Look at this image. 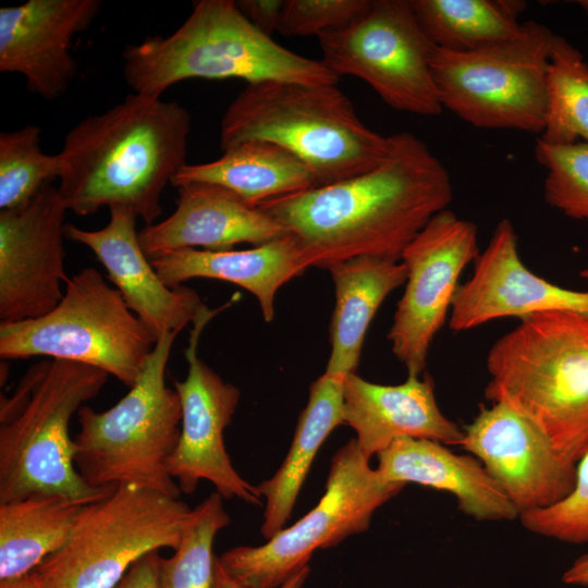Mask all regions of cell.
I'll list each match as a JSON object with an SVG mask.
<instances>
[{"instance_id": "obj_8", "label": "cell", "mask_w": 588, "mask_h": 588, "mask_svg": "<svg viewBox=\"0 0 588 588\" xmlns=\"http://www.w3.org/2000/svg\"><path fill=\"white\" fill-rule=\"evenodd\" d=\"M156 344L121 293L95 268L69 278L63 297L49 313L0 322V357L47 356L89 365L132 388Z\"/></svg>"}, {"instance_id": "obj_29", "label": "cell", "mask_w": 588, "mask_h": 588, "mask_svg": "<svg viewBox=\"0 0 588 588\" xmlns=\"http://www.w3.org/2000/svg\"><path fill=\"white\" fill-rule=\"evenodd\" d=\"M538 140L549 145L588 142V63L559 35L550 53L544 125Z\"/></svg>"}, {"instance_id": "obj_20", "label": "cell", "mask_w": 588, "mask_h": 588, "mask_svg": "<svg viewBox=\"0 0 588 588\" xmlns=\"http://www.w3.org/2000/svg\"><path fill=\"white\" fill-rule=\"evenodd\" d=\"M176 188L175 210L138 233L149 259L183 248L228 250L243 243L257 246L287 234L257 205L223 186L189 183Z\"/></svg>"}, {"instance_id": "obj_24", "label": "cell", "mask_w": 588, "mask_h": 588, "mask_svg": "<svg viewBox=\"0 0 588 588\" xmlns=\"http://www.w3.org/2000/svg\"><path fill=\"white\" fill-rule=\"evenodd\" d=\"M334 284L335 304L329 329L331 352L326 371H356L366 332L379 307L405 284L406 267L399 260L359 256L328 268Z\"/></svg>"}, {"instance_id": "obj_12", "label": "cell", "mask_w": 588, "mask_h": 588, "mask_svg": "<svg viewBox=\"0 0 588 588\" xmlns=\"http://www.w3.org/2000/svg\"><path fill=\"white\" fill-rule=\"evenodd\" d=\"M317 37L321 61L338 76L363 79L397 111L426 117L442 112L431 68L437 47L411 0H372L358 20Z\"/></svg>"}, {"instance_id": "obj_38", "label": "cell", "mask_w": 588, "mask_h": 588, "mask_svg": "<svg viewBox=\"0 0 588 588\" xmlns=\"http://www.w3.org/2000/svg\"><path fill=\"white\" fill-rule=\"evenodd\" d=\"M0 588H45L35 571L20 577L0 580Z\"/></svg>"}, {"instance_id": "obj_22", "label": "cell", "mask_w": 588, "mask_h": 588, "mask_svg": "<svg viewBox=\"0 0 588 588\" xmlns=\"http://www.w3.org/2000/svg\"><path fill=\"white\" fill-rule=\"evenodd\" d=\"M377 470L388 482L417 483L445 491L458 510L479 522H502L519 513L499 483L473 455L457 454L448 445L403 438L377 455Z\"/></svg>"}, {"instance_id": "obj_1", "label": "cell", "mask_w": 588, "mask_h": 588, "mask_svg": "<svg viewBox=\"0 0 588 588\" xmlns=\"http://www.w3.org/2000/svg\"><path fill=\"white\" fill-rule=\"evenodd\" d=\"M390 138L389 156L368 172L256 204L295 237L310 267L359 256L399 261L452 201L450 174L427 144L409 132Z\"/></svg>"}, {"instance_id": "obj_33", "label": "cell", "mask_w": 588, "mask_h": 588, "mask_svg": "<svg viewBox=\"0 0 588 588\" xmlns=\"http://www.w3.org/2000/svg\"><path fill=\"white\" fill-rule=\"evenodd\" d=\"M372 0H286L278 32L284 36L320 35L363 16Z\"/></svg>"}, {"instance_id": "obj_4", "label": "cell", "mask_w": 588, "mask_h": 588, "mask_svg": "<svg viewBox=\"0 0 588 588\" xmlns=\"http://www.w3.org/2000/svg\"><path fill=\"white\" fill-rule=\"evenodd\" d=\"M123 76L136 94L161 97L191 78H241L247 84L336 85L322 61L292 52L256 28L232 0H198L169 36H150L122 52Z\"/></svg>"}, {"instance_id": "obj_2", "label": "cell", "mask_w": 588, "mask_h": 588, "mask_svg": "<svg viewBox=\"0 0 588 588\" xmlns=\"http://www.w3.org/2000/svg\"><path fill=\"white\" fill-rule=\"evenodd\" d=\"M192 118L176 101L130 94L65 135L59 194L77 216L122 207L154 224L161 196L187 163Z\"/></svg>"}, {"instance_id": "obj_19", "label": "cell", "mask_w": 588, "mask_h": 588, "mask_svg": "<svg viewBox=\"0 0 588 588\" xmlns=\"http://www.w3.org/2000/svg\"><path fill=\"white\" fill-rule=\"evenodd\" d=\"M109 210L110 218L103 228L84 230L69 224L65 236L96 255L107 271L108 280L155 341L168 332L179 333L206 308L200 296L183 285L168 286L142 248L136 230L137 218L122 207Z\"/></svg>"}, {"instance_id": "obj_30", "label": "cell", "mask_w": 588, "mask_h": 588, "mask_svg": "<svg viewBox=\"0 0 588 588\" xmlns=\"http://www.w3.org/2000/svg\"><path fill=\"white\" fill-rule=\"evenodd\" d=\"M59 154L41 148V128L27 124L0 134V209L26 206L37 193L61 175Z\"/></svg>"}, {"instance_id": "obj_15", "label": "cell", "mask_w": 588, "mask_h": 588, "mask_svg": "<svg viewBox=\"0 0 588 588\" xmlns=\"http://www.w3.org/2000/svg\"><path fill=\"white\" fill-rule=\"evenodd\" d=\"M66 212L51 183L26 206L0 211L1 322L40 317L63 297Z\"/></svg>"}, {"instance_id": "obj_6", "label": "cell", "mask_w": 588, "mask_h": 588, "mask_svg": "<svg viewBox=\"0 0 588 588\" xmlns=\"http://www.w3.org/2000/svg\"><path fill=\"white\" fill-rule=\"evenodd\" d=\"M259 139L299 158L318 187L368 172L389 156L391 138L365 125L336 85L260 82L247 86L224 111L220 145Z\"/></svg>"}, {"instance_id": "obj_18", "label": "cell", "mask_w": 588, "mask_h": 588, "mask_svg": "<svg viewBox=\"0 0 588 588\" xmlns=\"http://www.w3.org/2000/svg\"><path fill=\"white\" fill-rule=\"evenodd\" d=\"M100 0H28L0 9V71L25 77L29 93L47 101L66 94L79 65L73 39L100 13Z\"/></svg>"}, {"instance_id": "obj_27", "label": "cell", "mask_w": 588, "mask_h": 588, "mask_svg": "<svg viewBox=\"0 0 588 588\" xmlns=\"http://www.w3.org/2000/svg\"><path fill=\"white\" fill-rule=\"evenodd\" d=\"M86 504L59 494L0 503V580L35 571L60 550Z\"/></svg>"}, {"instance_id": "obj_5", "label": "cell", "mask_w": 588, "mask_h": 588, "mask_svg": "<svg viewBox=\"0 0 588 588\" xmlns=\"http://www.w3.org/2000/svg\"><path fill=\"white\" fill-rule=\"evenodd\" d=\"M109 373L85 364L48 359L32 366L0 404V503L59 494L84 503L117 487L94 488L74 463L70 420L101 391Z\"/></svg>"}, {"instance_id": "obj_36", "label": "cell", "mask_w": 588, "mask_h": 588, "mask_svg": "<svg viewBox=\"0 0 588 588\" xmlns=\"http://www.w3.org/2000/svg\"><path fill=\"white\" fill-rule=\"evenodd\" d=\"M310 573V567L307 566L296 573L294 576H292L289 580H286L283 585H281L278 588H303L306 579L308 578ZM213 588H247L238 583H236L234 579H232L220 566V564L217 561L216 558V568H215V587Z\"/></svg>"}, {"instance_id": "obj_37", "label": "cell", "mask_w": 588, "mask_h": 588, "mask_svg": "<svg viewBox=\"0 0 588 588\" xmlns=\"http://www.w3.org/2000/svg\"><path fill=\"white\" fill-rule=\"evenodd\" d=\"M562 580L566 585L588 587V552L577 558L563 573Z\"/></svg>"}, {"instance_id": "obj_31", "label": "cell", "mask_w": 588, "mask_h": 588, "mask_svg": "<svg viewBox=\"0 0 588 588\" xmlns=\"http://www.w3.org/2000/svg\"><path fill=\"white\" fill-rule=\"evenodd\" d=\"M535 155L547 171V204L569 218L588 220V142L549 145L537 139Z\"/></svg>"}, {"instance_id": "obj_14", "label": "cell", "mask_w": 588, "mask_h": 588, "mask_svg": "<svg viewBox=\"0 0 588 588\" xmlns=\"http://www.w3.org/2000/svg\"><path fill=\"white\" fill-rule=\"evenodd\" d=\"M217 311L206 307L193 322L185 350L187 375L174 381L182 406L181 437L167 468L184 493H193L201 480H208L223 499L261 505L257 486L235 470L224 444V429L233 419L241 391L197 355L200 333Z\"/></svg>"}, {"instance_id": "obj_3", "label": "cell", "mask_w": 588, "mask_h": 588, "mask_svg": "<svg viewBox=\"0 0 588 588\" xmlns=\"http://www.w3.org/2000/svg\"><path fill=\"white\" fill-rule=\"evenodd\" d=\"M485 396L537 428L568 462L588 453V317L530 315L491 346Z\"/></svg>"}, {"instance_id": "obj_11", "label": "cell", "mask_w": 588, "mask_h": 588, "mask_svg": "<svg viewBox=\"0 0 588 588\" xmlns=\"http://www.w3.org/2000/svg\"><path fill=\"white\" fill-rule=\"evenodd\" d=\"M405 486L388 482L351 439L332 457L317 505L261 546H240L217 558L223 571L247 588H278L309 566L315 551L366 531L375 512Z\"/></svg>"}, {"instance_id": "obj_9", "label": "cell", "mask_w": 588, "mask_h": 588, "mask_svg": "<svg viewBox=\"0 0 588 588\" xmlns=\"http://www.w3.org/2000/svg\"><path fill=\"white\" fill-rule=\"evenodd\" d=\"M192 516L180 498L118 486L82 509L64 546L35 572L45 588H114L144 555L174 551Z\"/></svg>"}, {"instance_id": "obj_17", "label": "cell", "mask_w": 588, "mask_h": 588, "mask_svg": "<svg viewBox=\"0 0 588 588\" xmlns=\"http://www.w3.org/2000/svg\"><path fill=\"white\" fill-rule=\"evenodd\" d=\"M513 223L502 219L474 261L471 277L458 285L449 326L466 331L494 319L547 311L588 317V291L568 290L531 272L520 260ZM588 279V269L581 272Z\"/></svg>"}, {"instance_id": "obj_23", "label": "cell", "mask_w": 588, "mask_h": 588, "mask_svg": "<svg viewBox=\"0 0 588 588\" xmlns=\"http://www.w3.org/2000/svg\"><path fill=\"white\" fill-rule=\"evenodd\" d=\"M150 260L170 287L207 278L245 289L256 297L267 322L274 317V299L280 287L310 268L303 249L290 233L248 249L183 248L162 253Z\"/></svg>"}, {"instance_id": "obj_7", "label": "cell", "mask_w": 588, "mask_h": 588, "mask_svg": "<svg viewBox=\"0 0 588 588\" xmlns=\"http://www.w3.org/2000/svg\"><path fill=\"white\" fill-rule=\"evenodd\" d=\"M176 335L168 332L156 341L140 377L115 405L103 412L84 405L77 412L74 463L90 487L128 486L180 498L167 468L182 424L180 396L166 383Z\"/></svg>"}, {"instance_id": "obj_34", "label": "cell", "mask_w": 588, "mask_h": 588, "mask_svg": "<svg viewBox=\"0 0 588 588\" xmlns=\"http://www.w3.org/2000/svg\"><path fill=\"white\" fill-rule=\"evenodd\" d=\"M241 12L261 33L271 37L278 32L284 1L282 0H241L236 1Z\"/></svg>"}, {"instance_id": "obj_32", "label": "cell", "mask_w": 588, "mask_h": 588, "mask_svg": "<svg viewBox=\"0 0 588 588\" xmlns=\"http://www.w3.org/2000/svg\"><path fill=\"white\" fill-rule=\"evenodd\" d=\"M530 532L568 543L588 542V453L576 464L572 491L558 503L519 515Z\"/></svg>"}, {"instance_id": "obj_26", "label": "cell", "mask_w": 588, "mask_h": 588, "mask_svg": "<svg viewBox=\"0 0 588 588\" xmlns=\"http://www.w3.org/2000/svg\"><path fill=\"white\" fill-rule=\"evenodd\" d=\"M189 183L223 186L254 205L318 187L313 172L299 158L259 139L237 143L210 162L186 163L171 185Z\"/></svg>"}, {"instance_id": "obj_16", "label": "cell", "mask_w": 588, "mask_h": 588, "mask_svg": "<svg viewBox=\"0 0 588 588\" xmlns=\"http://www.w3.org/2000/svg\"><path fill=\"white\" fill-rule=\"evenodd\" d=\"M463 432L460 446L480 461L519 515L549 507L572 491L576 464L509 406L482 405Z\"/></svg>"}, {"instance_id": "obj_35", "label": "cell", "mask_w": 588, "mask_h": 588, "mask_svg": "<svg viewBox=\"0 0 588 588\" xmlns=\"http://www.w3.org/2000/svg\"><path fill=\"white\" fill-rule=\"evenodd\" d=\"M160 559L159 551L144 555L114 588H160Z\"/></svg>"}, {"instance_id": "obj_25", "label": "cell", "mask_w": 588, "mask_h": 588, "mask_svg": "<svg viewBox=\"0 0 588 588\" xmlns=\"http://www.w3.org/2000/svg\"><path fill=\"white\" fill-rule=\"evenodd\" d=\"M346 376L324 371L311 382L289 452L274 475L257 486L266 499L260 528L266 539L291 516L314 458L332 430L344 424L343 385Z\"/></svg>"}, {"instance_id": "obj_21", "label": "cell", "mask_w": 588, "mask_h": 588, "mask_svg": "<svg viewBox=\"0 0 588 588\" xmlns=\"http://www.w3.org/2000/svg\"><path fill=\"white\" fill-rule=\"evenodd\" d=\"M343 420L369 460L403 438L458 445L463 429L440 409L432 378L407 376L395 385L369 382L356 372L343 385Z\"/></svg>"}, {"instance_id": "obj_28", "label": "cell", "mask_w": 588, "mask_h": 588, "mask_svg": "<svg viewBox=\"0 0 588 588\" xmlns=\"http://www.w3.org/2000/svg\"><path fill=\"white\" fill-rule=\"evenodd\" d=\"M414 13L437 48L470 52L514 38L526 7L515 0H411Z\"/></svg>"}, {"instance_id": "obj_39", "label": "cell", "mask_w": 588, "mask_h": 588, "mask_svg": "<svg viewBox=\"0 0 588 588\" xmlns=\"http://www.w3.org/2000/svg\"><path fill=\"white\" fill-rule=\"evenodd\" d=\"M577 4L588 15V0H579V1H577Z\"/></svg>"}, {"instance_id": "obj_10", "label": "cell", "mask_w": 588, "mask_h": 588, "mask_svg": "<svg viewBox=\"0 0 588 588\" xmlns=\"http://www.w3.org/2000/svg\"><path fill=\"white\" fill-rule=\"evenodd\" d=\"M555 35L528 20L512 39L470 52L437 48L432 75L443 109L480 128L541 134Z\"/></svg>"}, {"instance_id": "obj_13", "label": "cell", "mask_w": 588, "mask_h": 588, "mask_svg": "<svg viewBox=\"0 0 588 588\" xmlns=\"http://www.w3.org/2000/svg\"><path fill=\"white\" fill-rule=\"evenodd\" d=\"M480 254L477 225L444 209L404 249V293L388 333L407 376H420L430 345L451 310L458 279Z\"/></svg>"}]
</instances>
